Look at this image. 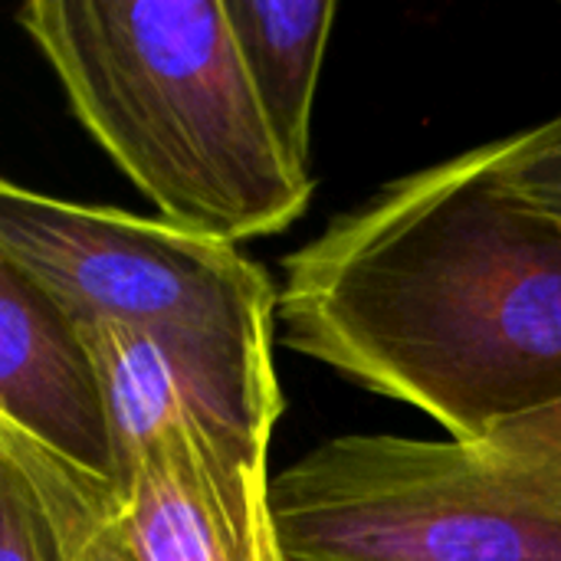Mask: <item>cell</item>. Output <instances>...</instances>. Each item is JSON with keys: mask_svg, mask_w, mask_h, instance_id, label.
Here are the masks:
<instances>
[{"mask_svg": "<svg viewBox=\"0 0 561 561\" xmlns=\"http://www.w3.org/2000/svg\"><path fill=\"white\" fill-rule=\"evenodd\" d=\"M289 561H561V480L454 440L332 437L273 480Z\"/></svg>", "mask_w": 561, "mask_h": 561, "instance_id": "277c9868", "label": "cell"}, {"mask_svg": "<svg viewBox=\"0 0 561 561\" xmlns=\"http://www.w3.org/2000/svg\"><path fill=\"white\" fill-rule=\"evenodd\" d=\"M0 457L16 463L39 493V503L56 529L62 561H138L122 533L112 483L56 460L3 424Z\"/></svg>", "mask_w": 561, "mask_h": 561, "instance_id": "ba28073f", "label": "cell"}, {"mask_svg": "<svg viewBox=\"0 0 561 561\" xmlns=\"http://www.w3.org/2000/svg\"><path fill=\"white\" fill-rule=\"evenodd\" d=\"M283 342L454 444L561 404V220L496 141L388 181L283 260Z\"/></svg>", "mask_w": 561, "mask_h": 561, "instance_id": "6da1fadb", "label": "cell"}, {"mask_svg": "<svg viewBox=\"0 0 561 561\" xmlns=\"http://www.w3.org/2000/svg\"><path fill=\"white\" fill-rule=\"evenodd\" d=\"M0 561H62L56 529L33 483L0 457Z\"/></svg>", "mask_w": 561, "mask_h": 561, "instance_id": "30bf717a", "label": "cell"}, {"mask_svg": "<svg viewBox=\"0 0 561 561\" xmlns=\"http://www.w3.org/2000/svg\"><path fill=\"white\" fill-rule=\"evenodd\" d=\"M16 23L161 220L237 247L306 214L316 181L279 148L224 0H30Z\"/></svg>", "mask_w": 561, "mask_h": 561, "instance_id": "7a4b0ae2", "label": "cell"}, {"mask_svg": "<svg viewBox=\"0 0 561 561\" xmlns=\"http://www.w3.org/2000/svg\"><path fill=\"white\" fill-rule=\"evenodd\" d=\"M496 171L519 201L561 220V115L496 138Z\"/></svg>", "mask_w": 561, "mask_h": 561, "instance_id": "9c48e42d", "label": "cell"}, {"mask_svg": "<svg viewBox=\"0 0 561 561\" xmlns=\"http://www.w3.org/2000/svg\"><path fill=\"white\" fill-rule=\"evenodd\" d=\"M270 444L194 411L115 470L122 533L138 561H289L273 513Z\"/></svg>", "mask_w": 561, "mask_h": 561, "instance_id": "5b68a950", "label": "cell"}, {"mask_svg": "<svg viewBox=\"0 0 561 561\" xmlns=\"http://www.w3.org/2000/svg\"><path fill=\"white\" fill-rule=\"evenodd\" d=\"M0 260L76 322H115L158 342L217 421L270 444L283 414L279 289L233 243L0 181Z\"/></svg>", "mask_w": 561, "mask_h": 561, "instance_id": "3957f363", "label": "cell"}, {"mask_svg": "<svg viewBox=\"0 0 561 561\" xmlns=\"http://www.w3.org/2000/svg\"><path fill=\"white\" fill-rule=\"evenodd\" d=\"M0 424L56 460L115 483L99 365L76 319L7 260H0Z\"/></svg>", "mask_w": 561, "mask_h": 561, "instance_id": "8992f818", "label": "cell"}, {"mask_svg": "<svg viewBox=\"0 0 561 561\" xmlns=\"http://www.w3.org/2000/svg\"><path fill=\"white\" fill-rule=\"evenodd\" d=\"M256 102L286 151L312 174V108L335 0H224Z\"/></svg>", "mask_w": 561, "mask_h": 561, "instance_id": "52a82bcc", "label": "cell"}]
</instances>
